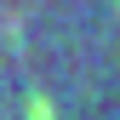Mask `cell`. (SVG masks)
I'll list each match as a JSON object with an SVG mask.
<instances>
[{
  "instance_id": "obj_1",
  "label": "cell",
  "mask_w": 120,
  "mask_h": 120,
  "mask_svg": "<svg viewBox=\"0 0 120 120\" xmlns=\"http://www.w3.org/2000/svg\"><path fill=\"white\" fill-rule=\"evenodd\" d=\"M29 120H52V109H46V97H29Z\"/></svg>"
}]
</instances>
